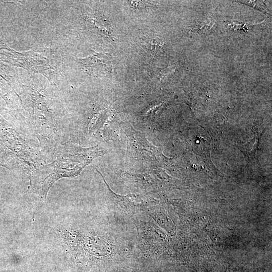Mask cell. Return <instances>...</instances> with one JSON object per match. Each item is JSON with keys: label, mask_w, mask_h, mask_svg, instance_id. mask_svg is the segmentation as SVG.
Listing matches in <instances>:
<instances>
[{"label": "cell", "mask_w": 272, "mask_h": 272, "mask_svg": "<svg viewBox=\"0 0 272 272\" xmlns=\"http://www.w3.org/2000/svg\"><path fill=\"white\" fill-rule=\"evenodd\" d=\"M38 159L22 134L0 116V164L8 168L19 165L32 176L42 165Z\"/></svg>", "instance_id": "1"}, {"label": "cell", "mask_w": 272, "mask_h": 272, "mask_svg": "<svg viewBox=\"0 0 272 272\" xmlns=\"http://www.w3.org/2000/svg\"><path fill=\"white\" fill-rule=\"evenodd\" d=\"M94 157L92 149H81L61 144L48 164L40 166L33 176L46 175L42 182V191L48 189L60 177L76 175Z\"/></svg>", "instance_id": "2"}, {"label": "cell", "mask_w": 272, "mask_h": 272, "mask_svg": "<svg viewBox=\"0 0 272 272\" xmlns=\"http://www.w3.org/2000/svg\"><path fill=\"white\" fill-rule=\"evenodd\" d=\"M85 66L92 72L105 74L111 73L112 64L108 57L104 53L95 52L83 59Z\"/></svg>", "instance_id": "3"}, {"label": "cell", "mask_w": 272, "mask_h": 272, "mask_svg": "<svg viewBox=\"0 0 272 272\" xmlns=\"http://www.w3.org/2000/svg\"><path fill=\"white\" fill-rule=\"evenodd\" d=\"M163 45V42L156 37L148 39L147 42L148 49L153 53L159 52Z\"/></svg>", "instance_id": "4"}]
</instances>
